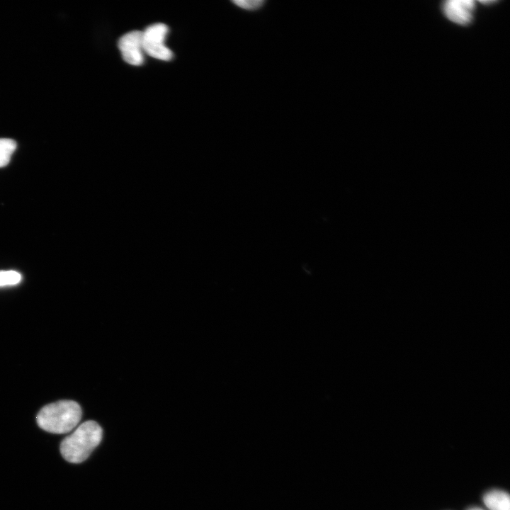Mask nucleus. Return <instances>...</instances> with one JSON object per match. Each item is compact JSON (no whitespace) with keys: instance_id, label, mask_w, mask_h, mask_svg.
I'll use <instances>...</instances> for the list:
<instances>
[{"instance_id":"1","label":"nucleus","mask_w":510,"mask_h":510,"mask_svg":"<svg viewBox=\"0 0 510 510\" xmlns=\"http://www.w3.org/2000/svg\"><path fill=\"white\" fill-rule=\"evenodd\" d=\"M102 429L94 421H86L64 438L60 444L62 457L71 463L86 460L102 439Z\"/></svg>"},{"instance_id":"2","label":"nucleus","mask_w":510,"mask_h":510,"mask_svg":"<svg viewBox=\"0 0 510 510\" xmlns=\"http://www.w3.org/2000/svg\"><path fill=\"white\" fill-rule=\"evenodd\" d=\"M81 409L72 400H60L43 407L36 416L38 426L52 434H65L79 423Z\"/></svg>"},{"instance_id":"3","label":"nucleus","mask_w":510,"mask_h":510,"mask_svg":"<svg viewBox=\"0 0 510 510\" xmlns=\"http://www.w3.org/2000/svg\"><path fill=\"white\" fill-rule=\"evenodd\" d=\"M168 31V27L162 23L152 24L142 31L144 52L160 60H171L173 53L165 45Z\"/></svg>"},{"instance_id":"4","label":"nucleus","mask_w":510,"mask_h":510,"mask_svg":"<svg viewBox=\"0 0 510 510\" xmlns=\"http://www.w3.org/2000/svg\"><path fill=\"white\" fill-rule=\"evenodd\" d=\"M118 48L123 60L133 66L144 62L142 32L133 30L124 34L118 40Z\"/></svg>"},{"instance_id":"5","label":"nucleus","mask_w":510,"mask_h":510,"mask_svg":"<svg viewBox=\"0 0 510 510\" xmlns=\"http://www.w3.org/2000/svg\"><path fill=\"white\" fill-rule=\"evenodd\" d=\"M475 8V2L472 0H448L443 4V13L447 18L462 26L471 22Z\"/></svg>"},{"instance_id":"6","label":"nucleus","mask_w":510,"mask_h":510,"mask_svg":"<svg viewBox=\"0 0 510 510\" xmlns=\"http://www.w3.org/2000/svg\"><path fill=\"white\" fill-rule=\"evenodd\" d=\"M482 502L489 510H510L509 494L504 489L487 490L482 496Z\"/></svg>"},{"instance_id":"7","label":"nucleus","mask_w":510,"mask_h":510,"mask_svg":"<svg viewBox=\"0 0 510 510\" xmlns=\"http://www.w3.org/2000/svg\"><path fill=\"white\" fill-rule=\"evenodd\" d=\"M16 142L10 138H0V168L6 166L16 149Z\"/></svg>"},{"instance_id":"8","label":"nucleus","mask_w":510,"mask_h":510,"mask_svg":"<svg viewBox=\"0 0 510 510\" xmlns=\"http://www.w3.org/2000/svg\"><path fill=\"white\" fill-rule=\"evenodd\" d=\"M21 280V275L15 271H0V287L13 285Z\"/></svg>"},{"instance_id":"9","label":"nucleus","mask_w":510,"mask_h":510,"mask_svg":"<svg viewBox=\"0 0 510 510\" xmlns=\"http://www.w3.org/2000/svg\"><path fill=\"white\" fill-rule=\"evenodd\" d=\"M232 2L237 7L247 11H258L266 4V1L264 0H236Z\"/></svg>"},{"instance_id":"10","label":"nucleus","mask_w":510,"mask_h":510,"mask_svg":"<svg viewBox=\"0 0 510 510\" xmlns=\"http://www.w3.org/2000/svg\"><path fill=\"white\" fill-rule=\"evenodd\" d=\"M480 2L482 3V4H483L487 5V4H494V3L496 2V1H492V0H489V1H480Z\"/></svg>"},{"instance_id":"11","label":"nucleus","mask_w":510,"mask_h":510,"mask_svg":"<svg viewBox=\"0 0 510 510\" xmlns=\"http://www.w3.org/2000/svg\"><path fill=\"white\" fill-rule=\"evenodd\" d=\"M467 510H484L479 506H472L468 508Z\"/></svg>"}]
</instances>
